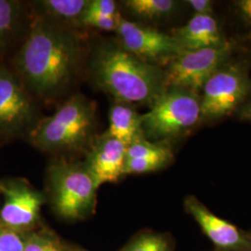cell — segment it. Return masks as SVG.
Instances as JSON below:
<instances>
[{
    "instance_id": "cell-8",
    "label": "cell",
    "mask_w": 251,
    "mask_h": 251,
    "mask_svg": "<svg viewBox=\"0 0 251 251\" xmlns=\"http://www.w3.org/2000/svg\"><path fill=\"white\" fill-rule=\"evenodd\" d=\"M0 193L4 198L0 226L23 233L33 231L44 203L42 194L22 179L1 180Z\"/></svg>"
},
{
    "instance_id": "cell-17",
    "label": "cell",
    "mask_w": 251,
    "mask_h": 251,
    "mask_svg": "<svg viewBox=\"0 0 251 251\" xmlns=\"http://www.w3.org/2000/svg\"><path fill=\"white\" fill-rule=\"evenodd\" d=\"M124 4L136 16L149 20L169 16L177 6L172 0H127Z\"/></svg>"
},
{
    "instance_id": "cell-20",
    "label": "cell",
    "mask_w": 251,
    "mask_h": 251,
    "mask_svg": "<svg viewBox=\"0 0 251 251\" xmlns=\"http://www.w3.org/2000/svg\"><path fill=\"white\" fill-rule=\"evenodd\" d=\"M121 251H171L170 242L160 233H144L138 235Z\"/></svg>"
},
{
    "instance_id": "cell-12",
    "label": "cell",
    "mask_w": 251,
    "mask_h": 251,
    "mask_svg": "<svg viewBox=\"0 0 251 251\" xmlns=\"http://www.w3.org/2000/svg\"><path fill=\"white\" fill-rule=\"evenodd\" d=\"M184 206L208 239L219 249L235 251L247 245L245 237L236 226L216 216L195 197L186 198Z\"/></svg>"
},
{
    "instance_id": "cell-18",
    "label": "cell",
    "mask_w": 251,
    "mask_h": 251,
    "mask_svg": "<svg viewBox=\"0 0 251 251\" xmlns=\"http://www.w3.org/2000/svg\"><path fill=\"white\" fill-rule=\"evenodd\" d=\"M25 251H74V249L55 233L43 229L27 233Z\"/></svg>"
},
{
    "instance_id": "cell-11",
    "label": "cell",
    "mask_w": 251,
    "mask_h": 251,
    "mask_svg": "<svg viewBox=\"0 0 251 251\" xmlns=\"http://www.w3.org/2000/svg\"><path fill=\"white\" fill-rule=\"evenodd\" d=\"M126 160V145L106 133L90 148L84 165L99 188L125 176Z\"/></svg>"
},
{
    "instance_id": "cell-22",
    "label": "cell",
    "mask_w": 251,
    "mask_h": 251,
    "mask_svg": "<svg viewBox=\"0 0 251 251\" xmlns=\"http://www.w3.org/2000/svg\"><path fill=\"white\" fill-rule=\"evenodd\" d=\"M27 233L0 226V251H25Z\"/></svg>"
},
{
    "instance_id": "cell-27",
    "label": "cell",
    "mask_w": 251,
    "mask_h": 251,
    "mask_svg": "<svg viewBox=\"0 0 251 251\" xmlns=\"http://www.w3.org/2000/svg\"><path fill=\"white\" fill-rule=\"evenodd\" d=\"M241 117L249 121H251V101L243 107Z\"/></svg>"
},
{
    "instance_id": "cell-28",
    "label": "cell",
    "mask_w": 251,
    "mask_h": 251,
    "mask_svg": "<svg viewBox=\"0 0 251 251\" xmlns=\"http://www.w3.org/2000/svg\"><path fill=\"white\" fill-rule=\"evenodd\" d=\"M74 251H88L85 250H81V249H74Z\"/></svg>"
},
{
    "instance_id": "cell-10",
    "label": "cell",
    "mask_w": 251,
    "mask_h": 251,
    "mask_svg": "<svg viewBox=\"0 0 251 251\" xmlns=\"http://www.w3.org/2000/svg\"><path fill=\"white\" fill-rule=\"evenodd\" d=\"M116 31L122 48L145 62L168 59L171 61L183 50L174 36L142 26L121 16Z\"/></svg>"
},
{
    "instance_id": "cell-7",
    "label": "cell",
    "mask_w": 251,
    "mask_h": 251,
    "mask_svg": "<svg viewBox=\"0 0 251 251\" xmlns=\"http://www.w3.org/2000/svg\"><path fill=\"white\" fill-rule=\"evenodd\" d=\"M250 87L248 76L239 67L219 69L203 86L201 118L213 120L231 114L245 99Z\"/></svg>"
},
{
    "instance_id": "cell-13",
    "label": "cell",
    "mask_w": 251,
    "mask_h": 251,
    "mask_svg": "<svg viewBox=\"0 0 251 251\" xmlns=\"http://www.w3.org/2000/svg\"><path fill=\"white\" fill-rule=\"evenodd\" d=\"M173 36L183 50H196L225 43L215 19L211 15L196 14Z\"/></svg>"
},
{
    "instance_id": "cell-1",
    "label": "cell",
    "mask_w": 251,
    "mask_h": 251,
    "mask_svg": "<svg viewBox=\"0 0 251 251\" xmlns=\"http://www.w3.org/2000/svg\"><path fill=\"white\" fill-rule=\"evenodd\" d=\"M79 60V46L72 34L52 23L37 21L16 58L15 66L27 88L50 99L72 80Z\"/></svg>"
},
{
    "instance_id": "cell-14",
    "label": "cell",
    "mask_w": 251,
    "mask_h": 251,
    "mask_svg": "<svg viewBox=\"0 0 251 251\" xmlns=\"http://www.w3.org/2000/svg\"><path fill=\"white\" fill-rule=\"evenodd\" d=\"M110 125L107 134L128 146L144 139L141 116L126 103L117 101L110 111Z\"/></svg>"
},
{
    "instance_id": "cell-26",
    "label": "cell",
    "mask_w": 251,
    "mask_h": 251,
    "mask_svg": "<svg viewBox=\"0 0 251 251\" xmlns=\"http://www.w3.org/2000/svg\"><path fill=\"white\" fill-rule=\"evenodd\" d=\"M238 7L243 15L251 21V0H242L238 2Z\"/></svg>"
},
{
    "instance_id": "cell-4",
    "label": "cell",
    "mask_w": 251,
    "mask_h": 251,
    "mask_svg": "<svg viewBox=\"0 0 251 251\" xmlns=\"http://www.w3.org/2000/svg\"><path fill=\"white\" fill-rule=\"evenodd\" d=\"M48 177L51 203L59 215L79 220L94 212L98 187L84 163L57 162Z\"/></svg>"
},
{
    "instance_id": "cell-21",
    "label": "cell",
    "mask_w": 251,
    "mask_h": 251,
    "mask_svg": "<svg viewBox=\"0 0 251 251\" xmlns=\"http://www.w3.org/2000/svg\"><path fill=\"white\" fill-rule=\"evenodd\" d=\"M172 159L171 158H136L126 159L125 165V175L143 174L147 172L158 171L166 167Z\"/></svg>"
},
{
    "instance_id": "cell-16",
    "label": "cell",
    "mask_w": 251,
    "mask_h": 251,
    "mask_svg": "<svg viewBox=\"0 0 251 251\" xmlns=\"http://www.w3.org/2000/svg\"><path fill=\"white\" fill-rule=\"evenodd\" d=\"M21 17V5L17 1L0 0V52L9 45L15 35Z\"/></svg>"
},
{
    "instance_id": "cell-5",
    "label": "cell",
    "mask_w": 251,
    "mask_h": 251,
    "mask_svg": "<svg viewBox=\"0 0 251 251\" xmlns=\"http://www.w3.org/2000/svg\"><path fill=\"white\" fill-rule=\"evenodd\" d=\"M201 118L200 100L191 90H167L141 116L144 139L159 142L194 126Z\"/></svg>"
},
{
    "instance_id": "cell-23",
    "label": "cell",
    "mask_w": 251,
    "mask_h": 251,
    "mask_svg": "<svg viewBox=\"0 0 251 251\" xmlns=\"http://www.w3.org/2000/svg\"><path fill=\"white\" fill-rule=\"evenodd\" d=\"M119 18L120 14L117 16H106L85 10L78 21V24L85 26L94 27L105 31H116Z\"/></svg>"
},
{
    "instance_id": "cell-15",
    "label": "cell",
    "mask_w": 251,
    "mask_h": 251,
    "mask_svg": "<svg viewBox=\"0 0 251 251\" xmlns=\"http://www.w3.org/2000/svg\"><path fill=\"white\" fill-rule=\"evenodd\" d=\"M90 0H44L39 4L47 14L63 21H79Z\"/></svg>"
},
{
    "instance_id": "cell-3",
    "label": "cell",
    "mask_w": 251,
    "mask_h": 251,
    "mask_svg": "<svg viewBox=\"0 0 251 251\" xmlns=\"http://www.w3.org/2000/svg\"><path fill=\"white\" fill-rule=\"evenodd\" d=\"M95 123L94 104L76 95L51 117L34 126L29 135L30 141L46 152H77L90 144Z\"/></svg>"
},
{
    "instance_id": "cell-2",
    "label": "cell",
    "mask_w": 251,
    "mask_h": 251,
    "mask_svg": "<svg viewBox=\"0 0 251 251\" xmlns=\"http://www.w3.org/2000/svg\"><path fill=\"white\" fill-rule=\"evenodd\" d=\"M91 71L100 88L119 102L152 105L168 90L165 72L122 47L99 49L93 57Z\"/></svg>"
},
{
    "instance_id": "cell-6",
    "label": "cell",
    "mask_w": 251,
    "mask_h": 251,
    "mask_svg": "<svg viewBox=\"0 0 251 251\" xmlns=\"http://www.w3.org/2000/svg\"><path fill=\"white\" fill-rule=\"evenodd\" d=\"M230 50V44L225 42L196 50H182L171 60L165 72L167 87L191 91L203 88L225 62Z\"/></svg>"
},
{
    "instance_id": "cell-25",
    "label": "cell",
    "mask_w": 251,
    "mask_h": 251,
    "mask_svg": "<svg viewBox=\"0 0 251 251\" xmlns=\"http://www.w3.org/2000/svg\"><path fill=\"white\" fill-rule=\"evenodd\" d=\"M187 3L196 11V14L210 15L213 10V3L210 0H189Z\"/></svg>"
},
{
    "instance_id": "cell-19",
    "label": "cell",
    "mask_w": 251,
    "mask_h": 251,
    "mask_svg": "<svg viewBox=\"0 0 251 251\" xmlns=\"http://www.w3.org/2000/svg\"><path fill=\"white\" fill-rule=\"evenodd\" d=\"M156 157L172 159L171 148L167 144L152 143L145 139L138 140L126 146V159Z\"/></svg>"
},
{
    "instance_id": "cell-24",
    "label": "cell",
    "mask_w": 251,
    "mask_h": 251,
    "mask_svg": "<svg viewBox=\"0 0 251 251\" xmlns=\"http://www.w3.org/2000/svg\"><path fill=\"white\" fill-rule=\"evenodd\" d=\"M87 11L95 12L106 16H117V3L113 0H90Z\"/></svg>"
},
{
    "instance_id": "cell-9",
    "label": "cell",
    "mask_w": 251,
    "mask_h": 251,
    "mask_svg": "<svg viewBox=\"0 0 251 251\" xmlns=\"http://www.w3.org/2000/svg\"><path fill=\"white\" fill-rule=\"evenodd\" d=\"M35 115L24 85L7 68L0 67V134H21L32 126Z\"/></svg>"
}]
</instances>
